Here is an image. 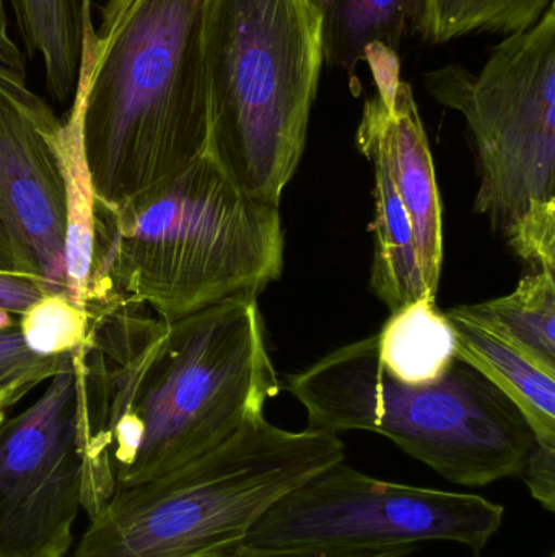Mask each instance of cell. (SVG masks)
I'll use <instances>...</instances> for the list:
<instances>
[{
	"instance_id": "obj_1",
	"label": "cell",
	"mask_w": 555,
	"mask_h": 557,
	"mask_svg": "<svg viewBox=\"0 0 555 557\" xmlns=\"http://www.w3.org/2000/svg\"><path fill=\"white\" fill-rule=\"evenodd\" d=\"M80 375L84 507L192 463L264 411L280 383L257 300L238 298L166 321L91 295Z\"/></svg>"
},
{
	"instance_id": "obj_2",
	"label": "cell",
	"mask_w": 555,
	"mask_h": 557,
	"mask_svg": "<svg viewBox=\"0 0 555 557\" xmlns=\"http://www.w3.org/2000/svg\"><path fill=\"white\" fill-rule=\"evenodd\" d=\"M282 270L280 206L248 195L209 149L117 205L94 202L87 298L114 295L175 321L257 300Z\"/></svg>"
},
{
	"instance_id": "obj_3",
	"label": "cell",
	"mask_w": 555,
	"mask_h": 557,
	"mask_svg": "<svg viewBox=\"0 0 555 557\" xmlns=\"http://www.w3.org/2000/svg\"><path fill=\"white\" fill-rule=\"evenodd\" d=\"M209 0H110L85 48L80 108L94 198L117 205L209 146Z\"/></svg>"
},
{
	"instance_id": "obj_4",
	"label": "cell",
	"mask_w": 555,
	"mask_h": 557,
	"mask_svg": "<svg viewBox=\"0 0 555 557\" xmlns=\"http://www.w3.org/2000/svg\"><path fill=\"white\" fill-rule=\"evenodd\" d=\"M342 460L338 435L256 412L211 454L114 491L72 557L230 556L280 497Z\"/></svg>"
},
{
	"instance_id": "obj_5",
	"label": "cell",
	"mask_w": 555,
	"mask_h": 557,
	"mask_svg": "<svg viewBox=\"0 0 555 557\" xmlns=\"http://www.w3.org/2000/svg\"><path fill=\"white\" fill-rule=\"evenodd\" d=\"M308 429L383 435L453 484L485 487L520 474L537 438L517 406L463 360L432 385H404L378 362L377 334L287 379Z\"/></svg>"
},
{
	"instance_id": "obj_6",
	"label": "cell",
	"mask_w": 555,
	"mask_h": 557,
	"mask_svg": "<svg viewBox=\"0 0 555 557\" xmlns=\"http://www.w3.org/2000/svg\"><path fill=\"white\" fill-rule=\"evenodd\" d=\"M204 58L207 149L248 195L280 206L325 65L315 2L209 0Z\"/></svg>"
},
{
	"instance_id": "obj_7",
	"label": "cell",
	"mask_w": 555,
	"mask_h": 557,
	"mask_svg": "<svg viewBox=\"0 0 555 557\" xmlns=\"http://www.w3.org/2000/svg\"><path fill=\"white\" fill-rule=\"evenodd\" d=\"M424 84L468 123L476 212L531 271L555 273V3L537 25L499 42L479 74L452 64Z\"/></svg>"
},
{
	"instance_id": "obj_8",
	"label": "cell",
	"mask_w": 555,
	"mask_h": 557,
	"mask_svg": "<svg viewBox=\"0 0 555 557\" xmlns=\"http://www.w3.org/2000/svg\"><path fill=\"white\" fill-rule=\"evenodd\" d=\"M505 509L478 494L377 480L331 465L280 497L243 546L286 552H383L430 542L459 543L481 555Z\"/></svg>"
},
{
	"instance_id": "obj_9",
	"label": "cell",
	"mask_w": 555,
	"mask_h": 557,
	"mask_svg": "<svg viewBox=\"0 0 555 557\" xmlns=\"http://www.w3.org/2000/svg\"><path fill=\"white\" fill-rule=\"evenodd\" d=\"M80 375L74 357L0 425V557H65L84 503Z\"/></svg>"
},
{
	"instance_id": "obj_10",
	"label": "cell",
	"mask_w": 555,
	"mask_h": 557,
	"mask_svg": "<svg viewBox=\"0 0 555 557\" xmlns=\"http://www.w3.org/2000/svg\"><path fill=\"white\" fill-rule=\"evenodd\" d=\"M62 120L0 64V221L23 273L65 292V202L52 136Z\"/></svg>"
},
{
	"instance_id": "obj_11",
	"label": "cell",
	"mask_w": 555,
	"mask_h": 557,
	"mask_svg": "<svg viewBox=\"0 0 555 557\" xmlns=\"http://www.w3.org/2000/svg\"><path fill=\"white\" fill-rule=\"evenodd\" d=\"M357 137L378 147L394 189L406 209L420 273L437 297L443 263L442 201L429 140L413 88L401 82L393 111L378 95L365 101Z\"/></svg>"
},
{
	"instance_id": "obj_12",
	"label": "cell",
	"mask_w": 555,
	"mask_h": 557,
	"mask_svg": "<svg viewBox=\"0 0 555 557\" xmlns=\"http://www.w3.org/2000/svg\"><path fill=\"white\" fill-rule=\"evenodd\" d=\"M456 356L497 386L524 416L538 444L555 447V375L534 366L491 331L449 311Z\"/></svg>"
},
{
	"instance_id": "obj_13",
	"label": "cell",
	"mask_w": 555,
	"mask_h": 557,
	"mask_svg": "<svg viewBox=\"0 0 555 557\" xmlns=\"http://www.w3.org/2000/svg\"><path fill=\"white\" fill-rule=\"evenodd\" d=\"M358 150L374 165L375 219L374 260L370 285L374 294L390 308L398 310L419 298H437L430 294L420 273L416 242L406 209L391 182L380 150L370 140L357 137Z\"/></svg>"
},
{
	"instance_id": "obj_14",
	"label": "cell",
	"mask_w": 555,
	"mask_h": 557,
	"mask_svg": "<svg viewBox=\"0 0 555 557\" xmlns=\"http://www.w3.org/2000/svg\"><path fill=\"white\" fill-rule=\"evenodd\" d=\"M29 58L41 59L46 88L72 103L85 48L94 36L91 0H10Z\"/></svg>"
},
{
	"instance_id": "obj_15",
	"label": "cell",
	"mask_w": 555,
	"mask_h": 557,
	"mask_svg": "<svg viewBox=\"0 0 555 557\" xmlns=\"http://www.w3.org/2000/svg\"><path fill=\"white\" fill-rule=\"evenodd\" d=\"M321 15L325 64L355 78L368 45L400 51L407 36L422 33L427 0H313Z\"/></svg>"
},
{
	"instance_id": "obj_16",
	"label": "cell",
	"mask_w": 555,
	"mask_h": 557,
	"mask_svg": "<svg viewBox=\"0 0 555 557\" xmlns=\"http://www.w3.org/2000/svg\"><path fill=\"white\" fill-rule=\"evenodd\" d=\"M378 362L404 385H432L455 366L456 333L437 298L424 297L391 311L377 334Z\"/></svg>"
},
{
	"instance_id": "obj_17",
	"label": "cell",
	"mask_w": 555,
	"mask_h": 557,
	"mask_svg": "<svg viewBox=\"0 0 555 557\" xmlns=\"http://www.w3.org/2000/svg\"><path fill=\"white\" fill-rule=\"evenodd\" d=\"M555 375V273L531 271L505 297L453 308Z\"/></svg>"
},
{
	"instance_id": "obj_18",
	"label": "cell",
	"mask_w": 555,
	"mask_h": 557,
	"mask_svg": "<svg viewBox=\"0 0 555 557\" xmlns=\"http://www.w3.org/2000/svg\"><path fill=\"white\" fill-rule=\"evenodd\" d=\"M554 0H427L422 36L445 45L472 33L514 35L540 22Z\"/></svg>"
},
{
	"instance_id": "obj_19",
	"label": "cell",
	"mask_w": 555,
	"mask_h": 557,
	"mask_svg": "<svg viewBox=\"0 0 555 557\" xmlns=\"http://www.w3.org/2000/svg\"><path fill=\"white\" fill-rule=\"evenodd\" d=\"M88 313L65 292H48L18 317L23 343L39 357L71 354L84 344Z\"/></svg>"
},
{
	"instance_id": "obj_20",
	"label": "cell",
	"mask_w": 555,
	"mask_h": 557,
	"mask_svg": "<svg viewBox=\"0 0 555 557\" xmlns=\"http://www.w3.org/2000/svg\"><path fill=\"white\" fill-rule=\"evenodd\" d=\"M48 292L39 278L0 270V331L18 326L20 314Z\"/></svg>"
},
{
	"instance_id": "obj_21",
	"label": "cell",
	"mask_w": 555,
	"mask_h": 557,
	"mask_svg": "<svg viewBox=\"0 0 555 557\" xmlns=\"http://www.w3.org/2000/svg\"><path fill=\"white\" fill-rule=\"evenodd\" d=\"M518 476L525 481L534 500L547 512L555 510V447L534 444Z\"/></svg>"
},
{
	"instance_id": "obj_22",
	"label": "cell",
	"mask_w": 555,
	"mask_h": 557,
	"mask_svg": "<svg viewBox=\"0 0 555 557\" xmlns=\"http://www.w3.org/2000/svg\"><path fill=\"white\" fill-rule=\"evenodd\" d=\"M62 356L39 357L23 343L18 326L0 331V383L54 363Z\"/></svg>"
},
{
	"instance_id": "obj_23",
	"label": "cell",
	"mask_w": 555,
	"mask_h": 557,
	"mask_svg": "<svg viewBox=\"0 0 555 557\" xmlns=\"http://www.w3.org/2000/svg\"><path fill=\"white\" fill-rule=\"evenodd\" d=\"M364 62L370 65L378 97L388 110L393 111L398 88L401 84L400 55L387 46L374 42V45H368L365 48Z\"/></svg>"
},
{
	"instance_id": "obj_24",
	"label": "cell",
	"mask_w": 555,
	"mask_h": 557,
	"mask_svg": "<svg viewBox=\"0 0 555 557\" xmlns=\"http://www.w3.org/2000/svg\"><path fill=\"white\" fill-rule=\"evenodd\" d=\"M68 359H71V354H64L54 363L23 373V375L16 376L10 382L0 383V425L9 418L13 406L18 405L39 386L45 385L52 375H55L68 362Z\"/></svg>"
},
{
	"instance_id": "obj_25",
	"label": "cell",
	"mask_w": 555,
	"mask_h": 557,
	"mask_svg": "<svg viewBox=\"0 0 555 557\" xmlns=\"http://www.w3.org/2000/svg\"><path fill=\"white\" fill-rule=\"evenodd\" d=\"M413 549H383V552H286V549H256L241 545L227 557H409Z\"/></svg>"
},
{
	"instance_id": "obj_26",
	"label": "cell",
	"mask_w": 555,
	"mask_h": 557,
	"mask_svg": "<svg viewBox=\"0 0 555 557\" xmlns=\"http://www.w3.org/2000/svg\"><path fill=\"white\" fill-rule=\"evenodd\" d=\"M0 64L10 71L26 75L25 55L20 52L18 46L9 35V20H7L5 0H0Z\"/></svg>"
},
{
	"instance_id": "obj_27",
	"label": "cell",
	"mask_w": 555,
	"mask_h": 557,
	"mask_svg": "<svg viewBox=\"0 0 555 557\" xmlns=\"http://www.w3.org/2000/svg\"><path fill=\"white\" fill-rule=\"evenodd\" d=\"M0 270L10 271V273L25 274L23 273L22 267H20L12 238H10L9 232H7L2 221H0Z\"/></svg>"
},
{
	"instance_id": "obj_28",
	"label": "cell",
	"mask_w": 555,
	"mask_h": 557,
	"mask_svg": "<svg viewBox=\"0 0 555 557\" xmlns=\"http://www.w3.org/2000/svg\"><path fill=\"white\" fill-rule=\"evenodd\" d=\"M551 557H554V556H551Z\"/></svg>"
}]
</instances>
